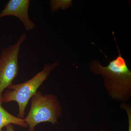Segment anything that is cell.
I'll list each match as a JSON object with an SVG mask.
<instances>
[{
	"instance_id": "6da1fadb",
	"label": "cell",
	"mask_w": 131,
	"mask_h": 131,
	"mask_svg": "<svg viewBox=\"0 0 131 131\" xmlns=\"http://www.w3.org/2000/svg\"><path fill=\"white\" fill-rule=\"evenodd\" d=\"M113 33L119 56L110 61L106 66L102 65L98 60H93L90 63L89 68L93 74L101 75L104 87L110 98L126 103L131 98V71L122 57L113 32Z\"/></svg>"
},
{
	"instance_id": "7a4b0ae2",
	"label": "cell",
	"mask_w": 131,
	"mask_h": 131,
	"mask_svg": "<svg viewBox=\"0 0 131 131\" xmlns=\"http://www.w3.org/2000/svg\"><path fill=\"white\" fill-rule=\"evenodd\" d=\"M58 65L57 61L53 63H46L43 66V69L30 80L23 83H12L8 88V90L3 94V103L16 102L19 108L18 117L24 119L26 107L29 101Z\"/></svg>"
},
{
	"instance_id": "3957f363",
	"label": "cell",
	"mask_w": 131,
	"mask_h": 131,
	"mask_svg": "<svg viewBox=\"0 0 131 131\" xmlns=\"http://www.w3.org/2000/svg\"><path fill=\"white\" fill-rule=\"evenodd\" d=\"M31 101L30 111L24 118L28 127V131H35L36 126L42 122L58 124V119L62 116L63 110L56 95L43 94L41 91H37Z\"/></svg>"
},
{
	"instance_id": "277c9868",
	"label": "cell",
	"mask_w": 131,
	"mask_h": 131,
	"mask_svg": "<svg viewBox=\"0 0 131 131\" xmlns=\"http://www.w3.org/2000/svg\"><path fill=\"white\" fill-rule=\"evenodd\" d=\"M27 37L23 33L14 44L3 49L0 57V100L3 93L12 84L19 74L18 58L21 45Z\"/></svg>"
},
{
	"instance_id": "5b68a950",
	"label": "cell",
	"mask_w": 131,
	"mask_h": 131,
	"mask_svg": "<svg viewBox=\"0 0 131 131\" xmlns=\"http://www.w3.org/2000/svg\"><path fill=\"white\" fill-rule=\"evenodd\" d=\"M30 3L29 0H9L0 13V18L6 16H15L20 20L26 30H32L35 25L28 15Z\"/></svg>"
},
{
	"instance_id": "8992f818",
	"label": "cell",
	"mask_w": 131,
	"mask_h": 131,
	"mask_svg": "<svg viewBox=\"0 0 131 131\" xmlns=\"http://www.w3.org/2000/svg\"><path fill=\"white\" fill-rule=\"evenodd\" d=\"M2 101L0 100V131H3L2 128L9 124H14L26 128L27 126L24 119L15 117L8 113L3 107Z\"/></svg>"
},
{
	"instance_id": "52a82bcc",
	"label": "cell",
	"mask_w": 131,
	"mask_h": 131,
	"mask_svg": "<svg viewBox=\"0 0 131 131\" xmlns=\"http://www.w3.org/2000/svg\"><path fill=\"white\" fill-rule=\"evenodd\" d=\"M72 5V1H59L54 0L50 1L51 11L55 12L57 11L59 8L64 9L69 7Z\"/></svg>"
},
{
	"instance_id": "ba28073f",
	"label": "cell",
	"mask_w": 131,
	"mask_h": 131,
	"mask_svg": "<svg viewBox=\"0 0 131 131\" xmlns=\"http://www.w3.org/2000/svg\"><path fill=\"white\" fill-rule=\"evenodd\" d=\"M121 108L125 110L128 119V131H131V107L129 103H122L121 105Z\"/></svg>"
},
{
	"instance_id": "9c48e42d",
	"label": "cell",
	"mask_w": 131,
	"mask_h": 131,
	"mask_svg": "<svg viewBox=\"0 0 131 131\" xmlns=\"http://www.w3.org/2000/svg\"><path fill=\"white\" fill-rule=\"evenodd\" d=\"M6 127V131H14L13 124H9L7 125Z\"/></svg>"
},
{
	"instance_id": "30bf717a",
	"label": "cell",
	"mask_w": 131,
	"mask_h": 131,
	"mask_svg": "<svg viewBox=\"0 0 131 131\" xmlns=\"http://www.w3.org/2000/svg\"><path fill=\"white\" fill-rule=\"evenodd\" d=\"M101 131H104L103 130H101Z\"/></svg>"
}]
</instances>
